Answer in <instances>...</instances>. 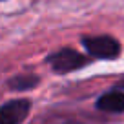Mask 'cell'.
<instances>
[{"instance_id": "obj_3", "label": "cell", "mask_w": 124, "mask_h": 124, "mask_svg": "<svg viewBox=\"0 0 124 124\" xmlns=\"http://www.w3.org/2000/svg\"><path fill=\"white\" fill-rule=\"evenodd\" d=\"M31 111V102L26 99L6 102L0 106V124H20Z\"/></svg>"}, {"instance_id": "obj_1", "label": "cell", "mask_w": 124, "mask_h": 124, "mask_svg": "<svg viewBox=\"0 0 124 124\" xmlns=\"http://www.w3.org/2000/svg\"><path fill=\"white\" fill-rule=\"evenodd\" d=\"M86 51L95 58H104V60H111L120 55V44L113 37L108 35H97V37H84L82 39Z\"/></svg>"}, {"instance_id": "obj_2", "label": "cell", "mask_w": 124, "mask_h": 124, "mask_svg": "<svg viewBox=\"0 0 124 124\" xmlns=\"http://www.w3.org/2000/svg\"><path fill=\"white\" fill-rule=\"evenodd\" d=\"M88 62H89V58L86 55L78 53V51L71 49V47H64V49H60V51L47 57V64L57 73H70V71L80 70Z\"/></svg>"}, {"instance_id": "obj_6", "label": "cell", "mask_w": 124, "mask_h": 124, "mask_svg": "<svg viewBox=\"0 0 124 124\" xmlns=\"http://www.w3.org/2000/svg\"><path fill=\"white\" fill-rule=\"evenodd\" d=\"M119 88H122V89H124V77L119 80Z\"/></svg>"}, {"instance_id": "obj_4", "label": "cell", "mask_w": 124, "mask_h": 124, "mask_svg": "<svg viewBox=\"0 0 124 124\" xmlns=\"http://www.w3.org/2000/svg\"><path fill=\"white\" fill-rule=\"evenodd\" d=\"M97 108L101 109V111H108V113L124 111V91L113 89V91L104 93V95L97 101Z\"/></svg>"}, {"instance_id": "obj_5", "label": "cell", "mask_w": 124, "mask_h": 124, "mask_svg": "<svg viewBox=\"0 0 124 124\" xmlns=\"http://www.w3.org/2000/svg\"><path fill=\"white\" fill-rule=\"evenodd\" d=\"M40 78L37 75H16L11 80H8V86L15 91H26V89H31L39 84Z\"/></svg>"}]
</instances>
